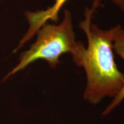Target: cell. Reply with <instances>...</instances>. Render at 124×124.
<instances>
[{"instance_id": "5b68a950", "label": "cell", "mask_w": 124, "mask_h": 124, "mask_svg": "<svg viewBox=\"0 0 124 124\" xmlns=\"http://www.w3.org/2000/svg\"><path fill=\"white\" fill-rule=\"evenodd\" d=\"M124 13V0H111Z\"/></svg>"}, {"instance_id": "7a4b0ae2", "label": "cell", "mask_w": 124, "mask_h": 124, "mask_svg": "<svg viewBox=\"0 0 124 124\" xmlns=\"http://www.w3.org/2000/svg\"><path fill=\"white\" fill-rule=\"evenodd\" d=\"M85 49L75 39L71 13L64 10V18L60 24L46 23L39 29L35 42L21 53L17 64L5 76L3 81L38 60H45L54 69L60 63L59 57L66 53L71 54L75 64L80 67Z\"/></svg>"}, {"instance_id": "3957f363", "label": "cell", "mask_w": 124, "mask_h": 124, "mask_svg": "<svg viewBox=\"0 0 124 124\" xmlns=\"http://www.w3.org/2000/svg\"><path fill=\"white\" fill-rule=\"evenodd\" d=\"M67 1V0H56L55 4L46 10L36 12H27L25 16L29 24V29L23 39L20 41L14 52L21 48L48 20H51L57 22L59 20V12Z\"/></svg>"}, {"instance_id": "6da1fadb", "label": "cell", "mask_w": 124, "mask_h": 124, "mask_svg": "<svg viewBox=\"0 0 124 124\" xmlns=\"http://www.w3.org/2000/svg\"><path fill=\"white\" fill-rule=\"evenodd\" d=\"M100 4V0H95L91 9H86L85 20L79 24L88 42L80 65L87 77L83 98L92 104L106 97L114 98L124 86V74L114 62L111 29L102 30L91 24L94 10Z\"/></svg>"}, {"instance_id": "277c9868", "label": "cell", "mask_w": 124, "mask_h": 124, "mask_svg": "<svg viewBox=\"0 0 124 124\" xmlns=\"http://www.w3.org/2000/svg\"><path fill=\"white\" fill-rule=\"evenodd\" d=\"M113 38V48L120 56L124 59V29L119 25L110 29ZM124 99V86L120 93L105 110L103 115H107L117 107Z\"/></svg>"}]
</instances>
